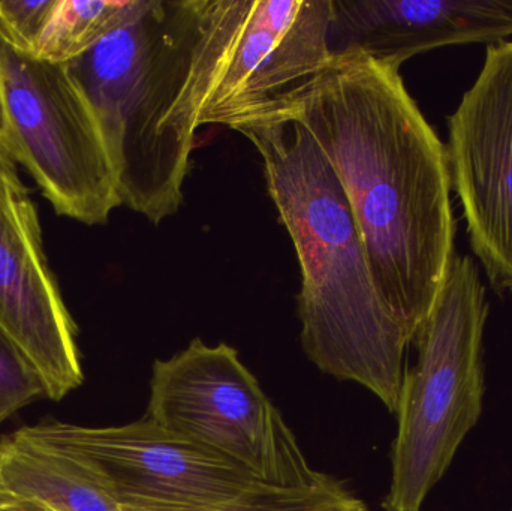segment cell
<instances>
[{
    "instance_id": "1",
    "label": "cell",
    "mask_w": 512,
    "mask_h": 511,
    "mask_svg": "<svg viewBox=\"0 0 512 511\" xmlns=\"http://www.w3.org/2000/svg\"><path fill=\"white\" fill-rule=\"evenodd\" d=\"M400 66L331 56L282 120L300 123L336 173L379 293L414 342L456 258V219L447 147Z\"/></svg>"
},
{
    "instance_id": "2",
    "label": "cell",
    "mask_w": 512,
    "mask_h": 511,
    "mask_svg": "<svg viewBox=\"0 0 512 511\" xmlns=\"http://www.w3.org/2000/svg\"><path fill=\"white\" fill-rule=\"evenodd\" d=\"M239 132L261 155L268 194L297 252L304 354L396 414L412 341L379 293L336 173L300 123L277 120Z\"/></svg>"
},
{
    "instance_id": "3",
    "label": "cell",
    "mask_w": 512,
    "mask_h": 511,
    "mask_svg": "<svg viewBox=\"0 0 512 511\" xmlns=\"http://www.w3.org/2000/svg\"><path fill=\"white\" fill-rule=\"evenodd\" d=\"M331 0H188L185 78L164 131L191 156L201 126L282 120L330 62Z\"/></svg>"
},
{
    "instance_id": "4",
    "label": "cell",
    "mask_w": 512,
    "mask_h": 511,
    "mask_svg": "<svg viewBox=\"0 0 512 511\" xmlns=\"http://www.w3.org/2000/svg\"><path fill=\"white\" fill-rule=\"evenodd\" d=\"M186 59L188 0H140L119 29L68 65L98 120L122 206L153 224L176 215L185 198L191 156L164 126Z\"/></svg>"
},
{
    "instance_id": "5",
    "label": "cell",
    "mask_w": 512,
    "mask_h": 511,
    "mask_svg": "<svg viewBox=\"0 0 512 511\" xmlns=\"http://www.w3.org/2000/svg\"><path fill=\"white\" fill-rule=\"evenodd\" d=\"M489 303L477 264L456 257L418 330V360L403 375L385 511H421L483 411L481 354Z\"/></svg>"
},
{
    "instance_id": "6",
    "label": "cell",
    "mask_w": 512,
    "mask_h": 511,
    "mask_svg": "<svg viewBox=\"0 0 512 511\" xmlns=\"http://www.w3.org/2000/svg\"><path fill=\"white\" fill-rule=\"evenodd\" d=\"M147 419L212 450L279 488H318L331 477L309 467L282 414L236 348L194 339L153 363Z\"/></svg>"
},
{
    "instance_id": "7",
    "label": "cell",
    "mask_w": 512,
    "mask_h": 511,
    "mask_svg": "<svg viewBox=\"0 0 512 511\" xmlns=\"http://www.w3.org/2000/svg\"><path fill=\"white\" fill-rule=\"evenodd\" d=\"M6 152L35 180L54 212L104 225L122 206L95 113L68 65L0 41Z\"/></svg>"
},
{
    "instance_id": "8",
    "label": "cell",
    "mask_w": 512,
    "mask_h": 511,
    "mask_svg": "<svg viewBox=\"0 0 512 511\" xmlns=\"http://www.w3.org/2000/svg\"><path fill=\"white\" fill-rule=\"evenodd\" d=\"M30 429L86 462L123 511H203L279 488L147 417L108 428L48 420Z\"/></svg>"
},
{
    "instance_id": "9",
    "label": "cell",
    "mask_w": 512,
    "mask_h": 511,
    "mask_svg": "<svg viewBox=\"0 0 512 511\" xmlns=\"http://www.w3.org/2000/svg\"><path fill=\"white\" fill-rule=\"evenodd\" d=\"M445 147L472 251L493 288L512 291V39L487 47L480 75L448 117Z\"/></svg>"
},
{
    "instance_id": "10",
    "label": "cell",
    "mask_w": 512,
    "mask_h": 511,
    "mask_svg": "<svg viewBox=\"0 0 512 511\" xmlns=\"http://www.w3.org/2000/svg\"><path fill=\"white\" fill-rule=\"evenodd\" d=\"M0 327L35 366L45 398L62 401L83 384L77 326L45 254L38 207L2 146Z\"/></svg>"
},
{
    "instance_id": "11",
    "label": "cell",
    "mask_w": 512,
    "mask_h": 511,
    "mask_svg": "<svg viewBox=\"0 0 512 511\" xmlns=\"http://www.w3.org/2000/svg\"><path fill=\"white\" fill-rule=\"evenodd\" d=\"M512 36V0H331L328 48L405 63L447 45Z\"/></svg>"
},
{
    "instance_id": "12",
    "label": "cell",
    "mask_w": 512,
    "mask_h": 511,
    "mask_svg": "<svg viewBox=\"0 0 512 511\" xmlns=\"http://www.w3.org/2000/svg\"><path fill=\"white\" fill-rule=\"evenodd\" d=\"M0 494L15 511H123L86 462L30 426L0 437Z\"/></svg>"
},
{
    "instance_id": "13",
    "label": "cell",
    "mask_w": 512,
    "mask_h": 511,
    "mask_svg": "<svg viewBox=\"0 0 512 511\" xmlns=\"http://www.w3.org/2000/svg\"><path fill=\"white\" fill-rule=\"evenodd\" d=\"M140 0H57L35 56L69 65L119 29Z\"/></svg>"
},
{
    "instance_id": "14",
    "label": "cell",
    "mask_w": 512,
    "mask_h": 511,
    "mask_svg": "<svg viewBox=\"0 0 512 511\" xmlns=\"http://www.w3.org/2000/svg\"><path fill=\"white\" fill-rule=\"evenodd\" d=\"M357 498L331 479L318 488H267L227 506L203 511H351Z\"/></svg>"
},
{
    "instance_id": "15",
    "label": "cell",
    "mask_w": 512,
    "mask_h": 511,
    "mask_svg": "<svg viewBox=\"0 0 512 511\" xmlns=\"http://www.w3.org/2000/svg\"><path fill=\"white\" fill-rule=\"evenodd\" d=\"M39 398L45 387L35 366L0 327V425Z\"/></svg>"
},
{
    "instance_id": "16",
    "label": "cell",
    "mask_w": 512,
    "mask_h": 511,
    "mask_svg": "<svg viewBox=\"0 0 512 511\" xmlns=\"http://www.w3.org/2000/svg\"><path fill=\"white\" fill-rule=\"evenodd\" d=\"M56 5L57 0H0V41L35 54Z\"/></svg>"
},
{
    "instance_id": "17",
    "label": "cell",
    "mask_w": 512,
    "mask_h": 511,
    "mask_svg": "<svg viewBox=\"0 0 512 511\" xmlns=\"http://www.w3.org/2000/svg\"><path fill=\"white\" fill-rule=\"evenodd\" d=\"M8 126H6L5 101H3L2 77H0V146L6 150Z\"/></svg>"
},
{
    "instance_id": "18",
    "label": "cell",
    "mask_w": 512,
    "mask_h": 511,
    "mask_svg": "<svg viewBox=\"0 0 512 511\" xmlns=\"http://www.w3.org/2000/svg\"><path fill=\"white\" fill-rule=\"evenodd\" d=\"M0 511H15L2 494H0Z\"/></svg>"
},
{
    "instance_id": "19",
    "label": "cell",
    "mask_w": 512,
    "mask_h": 511,
    "mask_svg": "<svg viewBox=\"0 0 512 511\" xmlns=\"http://www.w3.org/2000/svg\"><path fill=\"white\" fill-rule=\"evenodd\" d=\"M351 511H370V510L367 509L366 506H364V503H361V501H358V503L355 504L354 509H352Z\"/></svg>"
}]
</instances>
